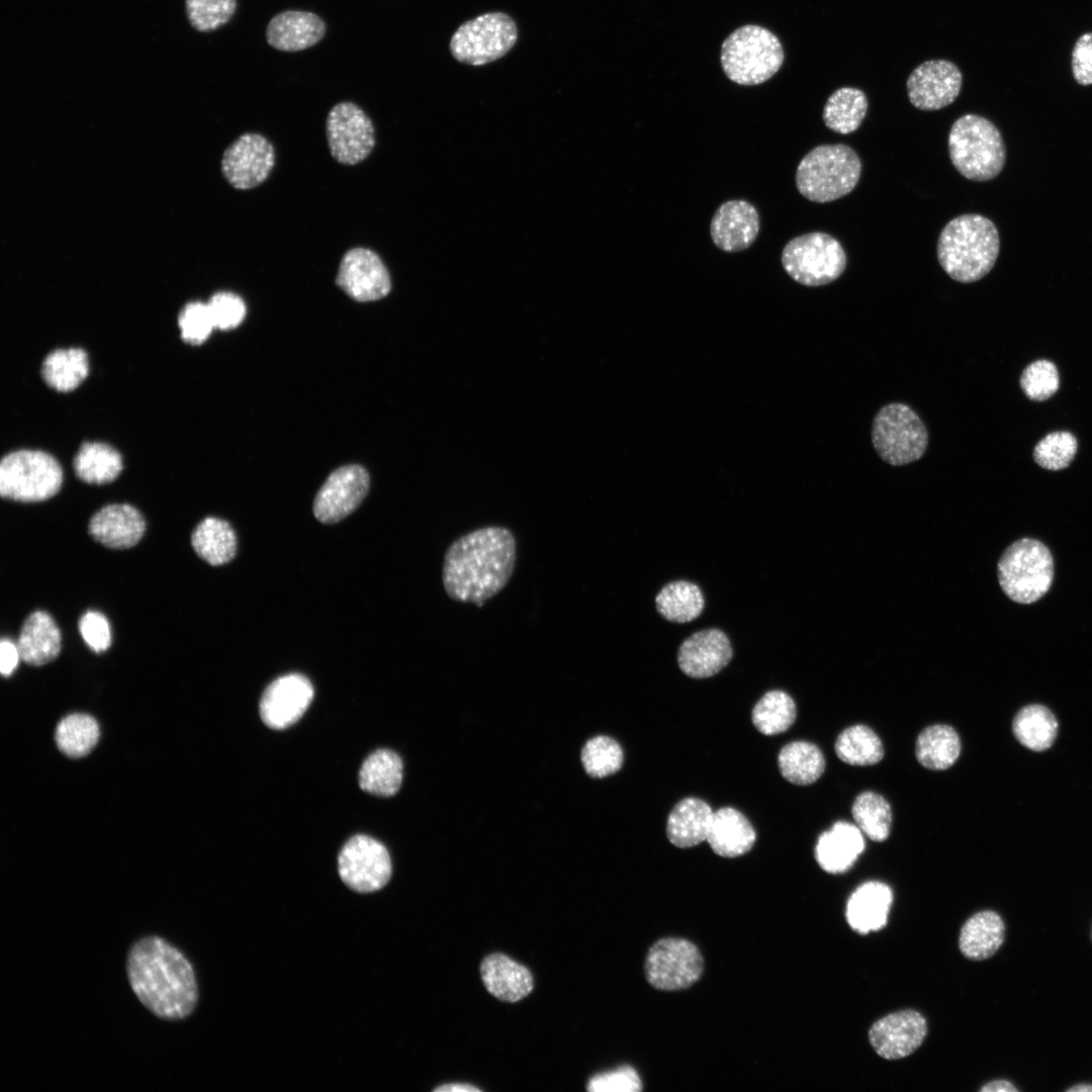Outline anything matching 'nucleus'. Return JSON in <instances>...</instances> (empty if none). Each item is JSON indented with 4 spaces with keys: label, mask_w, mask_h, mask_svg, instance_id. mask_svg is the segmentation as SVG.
<instances>
[{
    "label": "nucleus",
    "mask_w": 1092,
    "mask_h": 1092,
    "mask_svg": "<svg viewBox=\"0 0 1092 1092\" xmlns=\"http://www.w3.org/2000/svg\"><path fill=\"white\" fill-rule=\"evenodd\" d=\"M623 758L619 743L604 735L589 739L581 750L583 767L593 778H604L617 772L623 764Z\"/></svg>",
    "instance_id": "49530a36"
},
{
    "label": "nucleus",
    "mask_w": 1092,
    "mask_h": 1092,
    "mask_svg": "<svg viewBox=\"0 0 1092 1092\" xmlns=\"http://www.w3.org/2000/svg\"><path fill=\"white\" fill-rule=\"evenodd\" d=\"M89 534L94 540L112 549L134 546L144 536L146 522L134 507L127 504L107 505L90 519Z\"/></svg>",
    "instance_id": "5701e85b"
},
{
    "label": "nucleus",
    "mask_w": 1092,
    "mask_h": 1092,
    "mask_svg": "<svg viewBox=\"0 0 1092 1092\" xmlns=\"http://www.w3.org/2000/svg\"><path fill=\"white\" fill-rule=\"evenodd\" d=\"M236 5V0H186V11L194 28L209 31L226 23Z\"/></svg>",
    "instance_id": "09e8293b"
},
{
    "label": "nucleus",
    "mask_w": 1092,
    "mask_h": 1092,
    "mask_svg": "<svg viewBox=\"0 0 1092 1092\" xmlns=\"http://www.w3.org/2000/svg\"><path fill=\"white\" fill-rule=\"evenodd\" d=\"M20 658L17 644L9 639H2L0 643V671L3 676H9L17 667Z\"/></svg>",
    "instance_id": "6e6d98bb"
},
{
    "label": "nucleus",
    "mask_w": 1092,
    "mask_h": 1092,
    "mask_svg": "<svg viewBox=\"0 0 1092 1092\" xmlns=\"http://www.w3.org/2000/svg\"><path fill=\"white\" fill-rule=\"evenodd\" d=\"M732 657L733 648L726 633L708 628L691 634L680 643L677 664L690 677L707 678L725 668Z\"/></svg>",
    "instance_id": "412c9836"
},
{
    "label": "nucleus",
    "mask_w": 1092,
    "mask_h": 1092,
    "mask_svg": "<svg viewBox=\"0 0 1092 1092\" xmlns=\"http://www.w3.org/2000/svg\"><path fill=\"white\" fill-rule=\"evenodd\" d=\"M782 265L796 282L806 286H822L841 276L846 267V254L832 236L812 232L789 241L783 249Z\"/></svg>",
    "instance_id": "9d476101"
},
{
    "label": "nucleus",
    "mask_w": 1092,
    "mask_h": 1092,
    "mask_svg": "<svg viewBox=\"0 0 1092 1092\" xmlns=\"http://www.w3.org/2000/svg\"><path fill=\"white\" fill-rule=\"evenodd\" d=\"M1072 72L1080 85L1092 84V32L1077 39L1072 52Z\"/></svg>",
    "instance_id": "5fc2aeb1"
},
{
    "label": "nucleus",
    "mask_w": 1092,
    "mask_h": 1092,
    "mask_svg": "<svg viewBox=\"0 0 1092 1092\" xmlns=\"http://www.w3.org/2000/svg\"><path fill=\"white\" fill-rule=\"evenodd\" d=\"M325 31V22L316 14L287 10L271 18L266 28V38L276 50L297 52L317 43Z\"/></svg>",
    "instance_id": "b1692460"
},
{
    "label": "nucleus",
    "mask_w": 1092,
    "mask_h": 1092,
    "mask_svg": "<svg viewBox=\"0 0 1092 1092\" xmlns=\"http://www.w3.org/2000/svg\"><path fill=\"white\" fill-rule=\"evenodd\" d=\"M61 633L50 614L31 613L23 622L17 640L20 659L39 666L53 661L61 651Z\"/></svg>",
    "instance_id": "c85d7f7f"
},
{
    "label": "nucleus",
    "mask_w": 1092,
    "mask_h": 1092,
    "mask_svg": "<svg viewBox=\"0 0 1092 1092\" xmlns=\"http://www.w3.org/2000/svg\"><path fill=\"white\" fill-rule=\"evenodd\" d=\"M1068 1092H1092V1084L1080 1083L1067 1089Z\"/></svg>",
    "instance_id": "bf43d9fd"
},
{
    "label": "nucleus",
    "mask_w": 1092,
    "mask_h": 1092,
    "mask_svg": "<svg viewBox=\"0 0 1092 1092\" xmlns=\"http://www.w3.org/2000/svg\"><path fill=\"white\" fill-rule=\"evenodd\" d=\"M861 174V162L847 145H820L800 161L795 182L798 191L810 201L825 203L850 193Z\"/></svg>",
    "instance_id": "20e7f679"
},
{
    "label": "nucleus",
    "mask_w": 1092,
    "mask_h": 1092,
    "mask_svg": "<svg viewBox=\"0 0 1092 1092\" xmlns=\"http://www.w3.org/2000/svg\"><path fill=\"white\" fill-rule=\"evenodd\" d=\"M851 813L856 826L870 839L880 842L889 837L892 810L883 796L871 791L862 792L855 798Z\"/></svg>",
    "instance_id": "c03bdc74"
},
{
    "label": "nucleus",
    "mask_w": 1092,
    "mask_h": 1092,
    "mask_svg": "<svg viewBox=\"0 0 1092 1092\" xmlns=\"http://www.w3.org/2000/svg\"><path fill=\"white\" fill-rule=\"evenodd\" d=\"M892 902L893 893L888 885L877 881L860 885L847 902L846 919L849 926L860 934L883 928Z\"/></svg>",
    "instance_id": "a878e982"
},
{
    "label": "nucleus",
    "mask_w": 1092,
    "mask_h": 1092,
    "mask_svg": "<svg viewBox=\"0 0 1092 1092\" xmlns=\"http://www.w3.org/2000/svg\"><path fill=\"white\" fill-rule=\"evenodd\" d=\"M961 753L958 732L948 725L936 724L923 729L915 744V755L921 765L932 770L950 767Z\"/></svg>",
    "instance_id": "72a5a7b5"
},
{
    "label": "nucleus",
    "mask_w": 1092,
    "mask_h": 1092,
    "mask_svg": "<svg viewBox=\"0 0 1092 1092\" xmlns=\"http://www.w3.org/2000/svg\"><path fill=\"white\" fill-rule=\"evenodd\" d=\"M63 482L59 462L39 450H18L0 464V493L4 498L35 503L58 493Z\"/></svg>",
    "instance_id": "6e6552de"
},
{
    "label": "nucleus",
    "mask_w": 1092,
    "mask_h": 1092,
    "mask_svg": "<svg viewBox=\"0 0 1092 1092\" xmlns=\"http://www.w3.org/2000/svg\"><path fill=\"white\" fill-rule=\"evenodd\" d=\"M948 155L965 178L985 182L1002 171L1006 150L1000 130L989 119L966 114L959 117L948 133Z\"/></svg>",
    "instance_id": "39448f33"
},
{
    "label": "nucleus",
    "mask_w": 1092,
    "mask_h": 1092,
    "mask_svg": "<svg viewBox=\"0 0 1092 1092\" xmlns=\"http://www.w3.org/2000/svg\"><path fill=\"white\" fill-rule=\"evenodd\" d=\"M99 738V726L87 714H71L57 726L56 742L59 749L69 757L79 758L88 754Z\"/></svg>",
    "instance_id": "37998d69"
},
{
    "label": "nucleus",
    "mask_w": 1092,
    "mask_h": 1092,
    "mask_svg": "<svg viewBox=\"0 0 1092 1092\" xmlns=\"http://www.w3.org/2000/svg\"><path fill=\"white\" fill-rule=\"evenodd\" d=\"M863 849L860 829L851 823L837 821L818 837L815 857L825 872L840 874L852 867Z\"/></svg>",
    "instance_id": "393cba45"
},
{
    "label": "nucleus",
    "mask_w": 1092,
    "mask_h": 1092,
    "mask_svg": "<svg viewBox=\"0 0 1092 1092\" xmlns=\"http://www.w3.org/2000/svg\"><path fill=\"white\" fill-rule=\"evenodd\" d=\"M1078 450V440L1069 431H1055L1040 439L1033 448V460L1046 470L1067 468Z\"/></svg>",
    "instance_id": "a18cd8bd"
},
{
    "label": "nucleus",
    "mask_w": 1092,
    "mask_h": 1092,
    "mask_svg": "<svg viewBox=\"0 0 1092 1092\" xmlns=\"http://www.w3.org/2000/svg\"><path fill=\"white\" fill-rule=\"evenodd\" d=\"M326 133L331 155L344 165L365 160L375 145L371 119L351 102L338 103L330 110Z\"/></svg>",
    "instance_id": "4468645a"
},
{
    "label": "nucleus",
    "mask_w": 1092,
    "mask_h": 1092,
    "mask_svg": "<svg viewBox=\"0 0 1092 1092\" xmlns=\"http://www.w3.org/2000/svg\"><path fill=\"white\" fill-rule=\"evenodd\" d=\"M369 474L358 464L333 471L317 491L313 515L324 524H335L353 513L369 490Z\"/></svg>",
    "instance_id": "2eb2a0df"
},
{
    "label": "nucleus",
    "mask_w": 1092,
    "mask_h": 1092,
    "mask_svg": "<svg viewBox=\"0 0 1092 1092\" xmlns=\"http://www.w3.org/2000/svg\"><path fill=\"white\" fill-rule=\"evenodd\" d=\"M779 38L758 25H744L734 30L721 48L725 75L739 85H758L771 78L784 62Z\"/></svg>",
    "instance_id": "0eeeda50"
},
{
    "label": "nucleus",
    "mask_w": 1092,
    "mask_h": 1092,
    "mask_svg": "<svg viewBox=\"0 0 1092 1092\" xmlns=\"http://www.w3.org/2000/svg\"><path fill=\"white\" fill-rule=\"evenodd\" d=\"M647 982L660 991H678L691 987L702 976L704 961L700 949L690 940L665 937L649 948L645 960Z\"/></svg>",
    "instance_id": "f8f14e48"
},
{
    "label": "nucleus",
    "mask_w": 1092,
    "mask_h": 1092,
    "mask_svg": "<svg viewBox=\"0 0 1092 1092\" xmlns=\"http://www.w3.org/2000/svg\"><path fill=\"white\" fill-rule=\"evenodd\" d=\"M759 215L746 200L733 199L721 204L714 213L710 235L717 248L739 252L749 248L759 233Z\"/></svg>",
    "instance_id": "4be33fe9"
},
{
    "label": "nucleus",
    "mask_w": 1092,
    "mask_h": 1092,
    "mask_svg": "<svg viewBox=\"0 0 1092 1092\" xmlns=\"http://www.w3.org/2000/svg\"><path fill=\"white\" fill-rule=\"evenodd\" d=\"M480 973L486 990L503 1001L517 1002L533 990V977L529 970L504 953L487 956L481 963Z\"/></svg>",
    "instance_id": "cd10ccee"
},
{
    "label": "nucleus",
    "mask_w": 1092,
    "mask_h": 1092,
    "mask_svg": "<svg viewBox=\"0 0 1092 1092\" xmlns=\"http://www.w3.org/2000/svg\"><path fill=\"white\" fill-rule=\"evenodd\" d=\"M834 749L838 758L850 765H873L884 757L879 736L873 729L860 724L844 729L838 735Z\"/></svg>",
    "instance_id": "a19ab883"
},
{
    "label": "nucleus",
    "mask_w": 1092,
    "mask_h": 1092,
    "mask_svg": "<svg viewBox=\"0 0 1092 1092\" xmlns=\"http://www.w3.org/2000/svg\"><path fill=\"white\" fill-rule=\"evenodd\" d=\"M1000 238L994 222L977 213L950 219L941 230L936 246L937 260L954 281L972 283L993 268L999 255Z\"/></svg>",
    "instance_id": "7ed1b4c3"
},
{
    "label": "nucleus",
    "mask_w": 1092,
    "mask_h": 1092,
    "mask_svg": "<svg viewBox=\"0 0 1092 1092\" xmlns=\"http://www.w3.org/2000/svg\"><path fill=\"white\" fill-rule=\"evenodd\" d=\"M517 560L511 530L490 526L471 531L450 544L442 569L447 596L478 607L496 596L510 581Z\"/></svg>",
    "instance_id": "f03ea898"
},
{
    "label": "nucleus",
    "mask_w": 1092,
    "mask_h": 1092,
    "mask_svg": "<svg viewBox=\"0 0 1092 1092\" xmlns=\"http://www.w3.org/2000/svg\"><path fill=\"white\" fill-rule=\"evenodd\" d=\"M88 372V357L80 348L57 349L44 358L41 366L47 384L63 392L78 387Z\"/></svg>",
    "instance_id": "ea45409f"
},
{
    "label": "nucleus",
    "mask_w": 1092,
    "mask_h": 1092,
    "mask_svg": "<svg viewBox=\"0 0 1092 1092\" xmlns=\"http://www.w3.org/2000/svg\"><path fill=\"white\" fill-rule=\"evenodd\" d=\"M1019 385L1028 399L1044 401L1060 388L1058 367L1048 359L1035 360L1023 369Z\"/></svg>",
    "instance_id": "de8ad7c7"
},
{
    "label": "nucleus",
    "mask_w": 1092,
    "mask_h": 1092,
    "mask_svg": "<svg viewBox=\"0 0 1092 1092\" xmlns=\"http://www.w3.org/2000/svg\"><path fill=\"white\" fill-rule=\"evenodd\" d=\"M872 441L885 462L902 466L923 456L928 445V432L911 406L892 402L880 408L874 418Z\"/></svg>",
    "instance_id": "1a4fd4ad"
},
{
    "label": "nucleus",
    "mask_w": 1092,
    "mask_h": 1092,
    "mask_svg": "<svg viewBox=\"0 0 1092 1092\" xmlns=\"http://www.w3.org/2000/svg\"><path fill=\"white\" fill-rule=\"evenodd\" d=\"M126 974L136 998L158 1018L185 1019L197 1005L193 967L164 937L152 934L134 941L126 957Z\"/></svg>",
    "instance_id": "f257e3e1"
},
{
    "label": "nucleus",
    "mask_w": 1092,
    "mask_h": 1092,
    "mask_svg": "<svg viewBox=\"0 0 1092 1092\" xmlns=\"http://www.w3.org/2000/svg\"><path fill=\"white\" fill-rule=\"evenodd\" d=\"M1054 558L1041 541L1024 537L1011 543L997 563L1001 589L1013 602L1029 605L1040 600L1054 580Z\"/></svg>",
    "instance_id": "423d86ee"
},
{
    "label": "nucleus",
    "mask_w": 1092,
    "mask_h": 1092,
    "mask_svg": "<svg viewBox=\"0 0 1092 1092\" xmlns=\"http://www.w3.org/2000/svg\"><path fill=\"white\" fill-rule=\"evenodd\" d=\"M438 1092H478L479 1088L467 1083H449L435 1089Z\"/></svg>",
    "instance_id": "13d9d810"
},
{
    "label": "nucleus",
    "mask_w": 1092,
    "mask_h": 1092,
    "mask_svg": "<svg viewBox=\"0 0 1092 1092\" xmlns=\"http://www.w3.org/2000/svg\"><path fill=\"white\" fill-rule=\"evenodd\" d=\"M796 716L794 700L780 690L765 693L755 704L751 714L753 725L764 735L785 732L793 725Z\"/></svg>",
    "instance_id": "79ce46f5"
},
{
    "label": "nucleus",
    "mask_w": 1092,
    "mask_h": 1092,
    "mask_svg": "<svg viewBox=\"0 0 1092 1092\" xmlns=\"http://www.w3.org/2000/svg\"><path fill=\"white\" fill-rule=\"evenodd\" d=\"M587 1090L590 1092H637L642 1090L641 1079L630 1066L605 1072L593 1077Z\"/></svg>",
    "instance_id": "603ef678"
},
{
    "label": "nucleus",
    "mask_w": 1092,
    "mask_h": 1092,
    "mask_svg": "<svg viewBox=\"0 0 1092 1092\" xmlns=\"http://www.w3.org/2000/svg\"><path fill=\"white\" fill-rule=\"evenodd\" d=\"M215 329L232 330L245 318L244 300L232 292H217L208 301Z\"/></svg>",
    "instance_id": "3c124183"
},
{
    "label": "nucleus",
    "mask_w": 1092,
    "mask_h": 1092,
    "mask_svg": "<svg viewBox=\"0 0 1092 1092\" xmlns=\"http://www.w3.org/2000/svg\"><path fill=\"white\" fill-rule=\"evenodd\" d=\"M79 630L86 644L94 652H103L111 644V633L107 619L99 612L88 611L79 621Z\"/></svg>",
    "instance_id": "864d4df0"
},
{
    "label": "nucleus",
    "mask_w": 1092,
    "mask_h": 1092,
    "mask_svg": "<svg viewBox=\"0 0 1092 1092\" xmlns=\"http://www.w3.org/2000/svg\"><path fill=\"white\" fill-rule=\"evenodd\" d=\"M756 839L748 819L730 807L713 812L707 839L713 851L723 857H737L748 852Z\"/></svg>",
    "instance_id": "bb28decb"
},
{
    "label": "nucleus",
    "mask_w": 1092,
    "mask_h": 1092,
    "mask_svg": "<svg viewBox=\"0 0 1092 1092\" xmlns=\"http://www.w3.org/2000/svg\"><path fill=\"white\" fill-rule=\"evenodd\" d=\"M1005 924L993 910H983L972 915L963 925L959 947L963 956L972 961H984L994 956L1004 942Z\"/></svg>",
    "instance_id": "c756f323"
},
{
    "label": "nucleus",
    "mask_w": 1092,
    "mask_h": 1092,
    "mask_svg": "<svg viewBox=\"0 0 1092 1092\" xmlns=\"http://www.w3.org/2000/svg\"><path fill=\"white\" fill-rule=\"evenodd\" d=\"M402 770V760L397 753L378 749L363 761L359 771V786L372 795L391 797L401 786Z\"/></svg>",
    "instance_id": "f704fd0d"
},
{
    "label": "nucleus",
    "mask_w": 1092,
    "mask_h": 1092,
    "mask_svg": "<svg viewBox=\"0 0 1092 1092\" xmlns=\"http://www.w3.org/2000/svg\"><path fill=\"white\" fill-rule=\"evenodd\" d=\"M982 1092H1017L1018 1089L1010 1081L1005 1079H998L985 1084L981 1089Z\"/></svg>",
    "instance_id": "4d7b16f0"
},
{
    "label": "nucleus",
    "mask_w": 1092,
    "mask_h": 1092,
    "mask_svg": "<svg viewBox=\"0 0 1092 1092\" xmlns=\"http://www.w3.org/2000/svg\"><path fill=\"white\" fill-rule=\"evenodd\" d=\"M313 698V687L300 673H289L273 680L264 691L259 705L263 722L272 729H284L297 722Z\"/></svg>",
    "instance_id": "aec40b11"
},
{
    "label": "nucleus",
    "mask_w": 1092,
    "mask_h": 1092,
    "mask_svg": "<svg viewBox=\"0 0 1092 1092\" xmlns=\"http://www.w3.org/2000/svg\"><path fill=\"white\" fill-rule=\"evenodd\" d=\"M178 324L182 339L191 345L202 344L215 329L207 303H187L180 311Z\"/></svg>",
    "instance_id": "8fccbe9b"
},
{
    "label": "nucleus",
    "mask_w": 1092,
    "mask_h": 1092,
    "mask_svg": "<svg viewBox=\"0 0 1092 1092\" xmlns=\"http://www.w3.org/2000/svg\"><path fill=\"white\" fill-rule=\"evenodd\" d=\"M927 1031V1021L920 1012L904 1009L878 1019L869 1030V1040L880 1057L899 1060L913 1054Z\"/></svg>",
    "instance_id": "6ab92c4d"
},
{
    "label": "nucleus",
    "mask_w": 1092,
    "mask_h": 1092,
    "mask_svg": "<svg viewBox=\"0 0 1092 1092\" xmlns=\"http://www.w3.org/2000/svg\"><path fill=\"white\" fill-rule=\"evenodd\" d=\"M705 600L698 584L688 580L666 583L655 597L657 613L666 621L689 623L703 612Z\"/></svg>",
    "instance_id": "c9c22d12"
},
{
    "label": "nucleus",
    "mask_w": 1092,
    "mask_h": 1092,
    "mask_svg": "<svg viewBox=\"0 0 1092 1092\" xmlns=\"http://www.w3.org/2000/svg\"><path fill=\"white\" fill-rule=\"evenodd\" d=\"M963 76L952 62L930 60L920 64L909 75L906 83L911 104L925 111L941 109L959 96Z\"/></svg>",
    "instance_id": "a211bd4d"
},
{
    "label": "nucleus",
    "mask_w": 1092,
    "mask_h": 1092,
    "mask_svg": "<svg viewBox=\"0 0 1092 1092\" xmlns=\"http://www.w3.org/2000/svg\"><path fill=\"white\" fill-rule=\"evenodd\" d=\"M336 284L356 301L385 297L391 288L389 273L380 257L366 248L347 251L339 265Z\"/></svg>",
    "instance_id": "f3484780"
},
{
    "label": "nucleus",
    "mask_w": 1092,
    "mask_h": 1092,
    "mask_svg": "<svg viewBox=\"0 0 1092 1092\" xmlns=\"http://www.w3.org/2000/svg\"><path fill=\"white\" fill-rule=\"evenodd\" d=\"M711 807L698 798H686L671 810L666 824L668 840L680 848L698 845L707 839L712 819Z\"/></svg>",
    "instance_id": "7c9ffc66"
},
{
    "label": "nucleus",
    "mask_w": 1092,
    "mask_h": 1092,
    "mask_svg": "<svg viewBox=\"0 0 1092 1092\" xmlns=\"http://www.w3.org/2000/svg\"><path fill=\"white\" fill-rule=\"evenodd\" d=\"M782 776L790 783L811 785L824 772L825 758L820 748L807 741L786 744L778 756Z\"/></svg>",
    "instance_id": "e433bc0d"
},
{
    "label": "nucleus",
    "mask_w": 1092,
    "mask_h": 1092,
    "mask_svg": "<svg viewBox=\"0 0 1092 1092\" xmlns=\"http://www.w3.org/2000/svg\"><path fill=\"white\" fill-rule=\"evenodd\" d=\"M868 106L867 96L860 89L839 88L828 97L825 103L823 121L829 129L837 133H851L863 121Z\"/></svg>",
    "instance_id": "58836bf2"
},
{
    "label": "nucleus",
    "mask_w": 1092,
    "mask_h": 1092,
    "mask_svg": "<svg viewBox=\"0 0 1092 1092\" xmlns=\"http://www.w3.org/2000/svg\"><path fill=\"white\" fill-rule=\"evenodd\" d=\"M338 870L342 881L359 893L382 889L392 871L386 847L378 840L361 834L351 837L342 847Z\"/></svg>",
    "instance_id": "ddd939ff"
},
{
    "label": "nucleus",
    "mask_w": 1092,
    "mask_h": 1092,
    "mask_svg": "<svg viewBox=\"0 0 1092 1092\" xmlns=\"http://www.w3.org/2000/svg\"><path fill=\"white\" fill-rule=\"evenodd\" d=\"M191 544L196 554L213 566L230 562L237 552V536L224 520L207 517L194 529Z\"/></svg>",
    "instance_id": "473e14b6"
},
{
    "label": "nucleus",
    "mask_w": 1092,
    "mask_h": 1092,
    "mask_svg": "<svg viewBox=\"0 0 1092 1092\" xmlns=\"http://www.w3.org/2000/svg\"><path fill=\"white\" fill-rule=\"evenodd\" d=\"M514 20L502 12H490L464 22L451 38L450 51L459 62L480 66L506 55L517 40Z\"/></svg>",
    "instance_id": "9b49d317"
},
{
    "label": "nucleus",
    "mask_w": 1092,
    "mask_h": 1092,
    "mask_svg": "<svg viewBox=\"0 0 1092 1092\" xmlns=\"http://www.w3.org/2000/svg\"><path fill=\"white\" fill-rule=\"evenodd\" d=\"M275 164L271 143L259 133L239 136L223 153L221 171L235 188L247 190L262 184Z\"/></svg>",
    "instance_id": "dca6fc26"
},
{
    "label": "nucleus",
    "mask_w": 1092,
    "mask_h": 1092,
    "mask_svg": "<svg viewBox=\"0 0 1092 1092\" xmlns=\"http://www.w3.org/2000/svg\"><path fill=\"white\" fill-rule=\"evenodd\" d=\"M1011 729L1022 746L1034 752H1042L1055 743L1059 733V721L1046 706L1028 704L1015 714Z\"/></svg>",
    "instance_id": "2f4dec72"
},
{
    "label": "nucleus",
    "mask_w": 1092,
    "mask_h": 1092,
    "mask_svg": "<svg viewBox=\"0 0 1092 1092\" xmlns=\"http://www.w3.org/2000/svg\"><path fill=\"white\" fill-rule=\"evenodd\" d=\"M74 469L86 483L103 484L113 481L122 470V458L113 447L99 442L82 444L74 458Z\"/></svg>",
    "instance_id": "4c0bfd02"
}]
</instances>
